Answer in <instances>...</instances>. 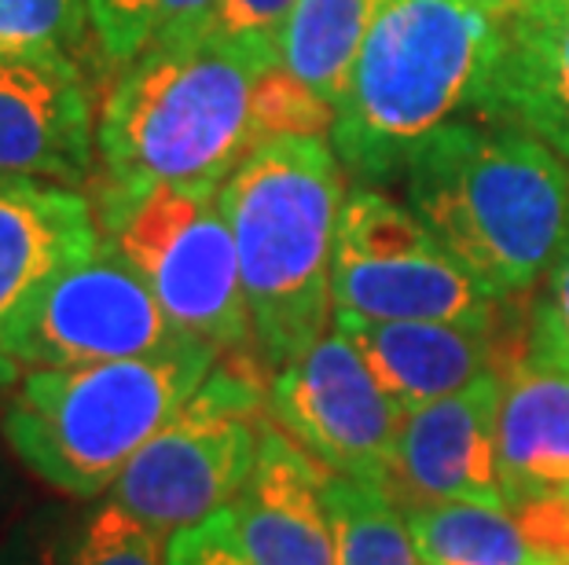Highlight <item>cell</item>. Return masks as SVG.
Returning <instances> with one entry per match:
<instances>
[{"label": "cell", "mask_w": 569, "mask_h": 565, "mask_svg": "<svg viewBox=\"0 0 569 565\" xmlns=\"http://www.w3.org/2000/svg\"><path fill=\"white\" fill-rule=\"evenodd\" d=\"M422 565H559L511 507L448 500L405 511Z\"/></svg>", "instance_id": "obj_18"}, {"label": "cell", "mask_w": 569, "mask_h": 565, "mask_svg": "<svg viewBox=\"0 0 569 565\" xmlns=\"http://www.w3.org/2000/svg\"><path fill=\"white\" fill-rule=\"evenodd\" d=\"M543 302H548L555 320H559L562 331L569 334V235L559 250V258H555L548 269V294H543Z\"/></svg>", "instance_id": "obj_27"}, {"label": "cell", "mask_w": 569, "mask_h": 565, "mask_svg": "<svg viewBox=\"0 0 569 565\" xmlns=\"http://www.w3.org/2000/svg\"><path fill=\"white\" fill-rule=\"evenodd\" d=\"M269 418L327 474L390 488L405 412L335 323L272 375Z\"/></svg>", "instance_id": "obj_10"}, {"label": "cell", "mask_w": 569, "mask_h": 565, "mask_svg": "<svg viewBox=\"0 0 569 565\" xmlns=\"http://www.w3.org/2000/svg\"><path fill=\"white\" fill-rule=\"evenodd\" d=\"M382 4L386 0H295L276 33L280 67L335 111Z\"/></svg>", "instance_id": "obj_19"}, {"label": "cell", "mask_w": 569, "mask_h": 565, "mask_svg": "<svg viewBox=\"0 0 569 565\" xmlns=\"http://www.w3.org/2000/svg\"><path fill=\"white\" fill-rule=\"evenodd\" d=\"M276 63L272 41L217 38L210 30L162 41L126 63L96 122L103 191L224 184L261 148L253 103Z\"/></svg>", "instance_id": "obj_2"}, {"label": "cell", "mask_w": 569, "mask_h": 565, "mask_svg": "<svg viewBox=\"0 0 569 565\" xmlns=\"http://www.w3.org/2000/svg\"><path fill=\"white\" fill-rule=\"evenodd\" d=\"M323 500L335 528L338 565H422L405 511L386 488L327 474Z\"/></svg>", "instance_id": "obj_20"}, {"label": "cell", "mask_w": 569, "mask_h": 565, "mask_svg": "<svg viewBox=\"0 0 569 565\" xmlns=\"http://www.w3.org/2000/svg\"><path fill=\"white\" fill-rule=\"evenodd\" d=\"M89 89L67 52L0 56V176L78 188L92 173Z\"/></svg>", "instance_id": "obj_13"}, {"label": "cell", "mask_w": 569, "mask_h": 565, "mask_svg": "<svg viewBox=\"0 0 569 565\" xmlns=\"http://www.w3.org/2000/svg\"><path fill=\"white\" fill-rule=\"evenodd\" d=\"M166 316L143 275L103 243L52 275L0 331V349L19 367H81L166 353L188 342Z\"/></svg>", "instance_id": "obj_9"}, {"label": "cell", "mask_w": 569, "mask_h": 565, "mask_svg": "<svg viewBox=\"0 0 569 565\" xmlns=\"http://www.w3.org/2000/svg\"><path fill=\"white\" fill-rule=\"evenodd\" d=\"M84 27H89L84 0H0V56H70Z\"/></svg>", "instance_id": "obj_22"}, {"label": "cell", "mask_w": 569, "mask_h": 565, "mask_svg": "<svg viewBox=\"0 0 569 565\" xmlns=\"http://www.w3.org/2000/svg\"><path fill=\"white\" fill-rule=\"evenodd\" d=\"M217 360V349L188 339L151 356L33 367L11 393L0 430L16 460L48 488L100 496L202 386Z\"/></svg>", "instance_id": "obj_5"}, {"label": "cell", "mask_w": 569, "mask_h": 565, "mask_svg": "<svg viewBox=\"0 0 569 565\" xmlns=\"http://www.w3.org/2000/svg\"><path fill=\"white\" fill-rule=\"evenodd\" d=\"M264 418L269 396L243 356H221L126 466L114 503L166 539L213 518L243 492L261 452Z\"/></svg>", "instance_id": "obj_7"}, {"label": "cell", "mask_w": 569, "mask_h": 565, "mask_svg": "<svg viewBox=\"0 0 569 565\" xmlns=\"http://www.w3.org/2000/svg\"><path fill=\"white\" fill-rule=\"evenodd\" d=\"M335 316L496 323V297L382 188H346L331 258Z\"/></svg>", "instance_id": "obj_8"}, {"label": "cell", "mask_w": 569, "mask_h": 565, "mask_svg": "<svg viewBox=\"0 0 569 565\" xmlns=\"http://www.w3.org/2000/svg\"><path fill=\"white\" fill-rule=\"evenodd\" d=\"M503 22L470 0H386L335 103L331 148L357 184H393L433 129L481 111Z\"/></svg>", "instance_id": "obj_3"}, {"label": "cell", "mask_w": 569, "mask_h": 565, "mask_svg": "<svg viewBox=\"0 0 569 565\" xmlns=\"http://www.w3.org/2000/svg\"><path fill=\"white\" fill-rule=\"evenodd\" d=\"M503 371L481 375L475 386L405 412L390 500L401 511L467 500L507 507L496 474V423H500Z\"/></svg>", "instance_id": "obj_12"}, {"label": "cell", "mask_w": 569, "mask_h": 565, "mask_svg": "<svg viewBox=\"0 0 569 565\" xmlns=\"http://www.w3.org/2000/svg\"><path fill=\"white\" fill-rule=\"evenodd\" d=\"M481 114L532 132L569 165V0H537L503 22V56Z\"/></svg>", "instance_id": "obj_17"}, {"label": "cell", "mask_w": 569, "mask_h": 565, "mask_svg": "<svg viewBox=\"0 0 569 565\" xmlns=\"http://www.w3.org/2000/svg\"><path fill=\"white\" fill-rule=\"evenodd\" d=\"M295 0H221L206 30L217 38H243V41H272L287 22Z\"/></svg>", "instance_id": "obj_25"}, {"label": "cell", "mask_w": 569, "mask_h": 565, "mask_svg": "<svg viewBox=\"0 0 569 565\" xmlns=\"http://www.w3.org/2000/svg\"><path fill=\"white\" fill-rule=\"evenodd\" d=\"M100 228L180 331L221 356L253 345L236 239L217 180L100 191Z\"/></svg>", "instance_id": "obj_6"}, {"label": "cell", "mask_w": 569, "mask_h": 565, "mask_svg": "<svg viewBox=\"0 0 569 565\" xmlns=\"http://www.w3.org/2000/svg\"><path fill=\"white\" fill-rule=\"evenodd\" d=\"M331 323L357 345L401 412L452 396L496 371V323L360 316H331Z\"/></svg>", "instance_id": "obj_15"}, {"label": "cell", "mask_w": 569, "mask_h": 565, "mask_svg": "<svg viewBox=\"0 0 569 565\" xmlns=\"http://www.w3.org/2000/svg\"><path fill=\"white\" fill-rule=\"evenodd\" d=\"M169 539L111 500L89 518L74 565H166Z\"/></svg>", "instance_id": "obj_23"}, {"label": "cell", "mask_w": 569, "mask_h": 565, "mask_svg": "<svg viewBox=\"0 0 569 565\" xmlns=\"http://www.w3.org/2000/svg\"><path fill=\"white\" fill-rule=\"evenodd\" d=\"M22 379V367L11 360L4 349H0V390H8V386H16V382Z\"/></svg>", "instance_id": "obj_29"}, {"label": "cell", "mask_w": 569, "mask_h": 565, "mask_svg": "<svg viewBox=\"0 0 569 565\" xmlns=\"http://www.w3.org/2000/svg\"><path fill=\"white\" fill-rule=\"evenodd\" d=\"M411 213L500 297L522 294L569 235V165L500 118H456L419 143L401 173Z\"/></svg>", "instance_id": "obj_1"}, {"label": "cell", "mask_w": 569, "mask_h": 565, "mask_svg": "<svg viewBox=\"0 0 569 565\" xmlns=\"http://www.w3.org/2000/svg\"><path fill=\"white\" fill-rule=\"evenodd\" d=\"M56 547L38 525H16L0 539V565H56Z\"/></svg>", "instance_id": "obj_26"}, {"label": "cell", "mask_w": 569, "mask_h": 565, "mask_svg": "<svg viewBox=\"0 0 569 565\" xmlns=\"http://www.w3.org/2000/svg\"><path fill=\"white\" fill-rule=\"evenodd\" d=\"M166 565H253L247 547L239 544L232 514L217 511L213 518L169 536Z\"/></svg>", "instance_id": "obj_24"}, {"label": "cell", "mask_w": 569, "mask_h": 565, "mask_svg": "<svg viewBox=\"0 0 569 565\" xmlns=\"http://www.w3.org/2000/svg\"><path fill=\"white\" fill-rule=\"evenodd\" d=\"M100 243V218L78 188L0 176V331L52 275Z\"/></svg>", "instance_id": "obj_16"}, {"label": "cell", "mask_w": 569, "mask_h": 565, "mask_svg": "<svg viewBox=\"0 0 569 565\" xmlns=\"http://www.w3.org/2000/svg\"><path fill=\"white\" fill-rule=\"evenodd\" d=\"M221 0H84L89 27L114 67L132 63L148 48L202 33Z\"/></svg>", "instance_id": "obj_21"}, {"label": "cell", "mask_w": 569, "mask_h": 565, "mask_svg": "<svg viewBox=\"0 0 569 565\" xmlns=\"http://www.w3.org/2000/svg\"><path fill=\"white\" fill-rule=\"evenodd\" d=\"M470 4L481 8V11H489L492 19L511 22L515 16H522L529 4H537V0H470Z\"/></svg>", "instance_id": "obj_28"}, {"label": "cell", "mask_w": 569, "mask_h": 565, "mask_svg": "<svg viewBox=\"0 0 569 565\" xmlns=\"http://www.w3.org/2000/svg\"><path fill=\"white\" fill-rule=\"evenodd\" d=\"M342 162L327 137H276L221 184L253 353L280 371L331 327V258L346 202Z\"/></svg>", "instance_id": "obj_4"}, {"label": "cell", "mask_w": 569, "mask_h": 565, "mask_svg": "<svg viewBox=\"0 0 569 565\" xmlns=\"http://www.w3.org/2000/svg\"><path fill=\"white\" fill-rule=\"evenodd\" d=\"M8 536V492H4V481H0V539Z\"/></svg>", "instance_id": "obj_30"}, {"label": "cell", "mask_w": 569, "mask_h": 565, "mask_svg": "<svg viewBox=\"0 0 569 565\" xmlns=\"http://www.w3.org/2000/svg\"><path fill=\"white\" fill-rule=\"evenodd\" d=\"M496 474L511 511L569 500V334L543 297L503 367Z\"/></svg>", "instance_id": "obj_11"}, {"label": "cell", "mask_w": 569, "mask_h": 565, "mask_svg": "<svg viewBox=\"0 0 569 565\" xmlns=\"http://www.w3.org/2000/svg\"><path fill=\"white\" fill-rule=\"evenodd\" d=\"M323 481V466L264 418L258 463L228 507L253 565H338Z\"/></svg>", "instance_id": "obj_14"}]
</instances>
